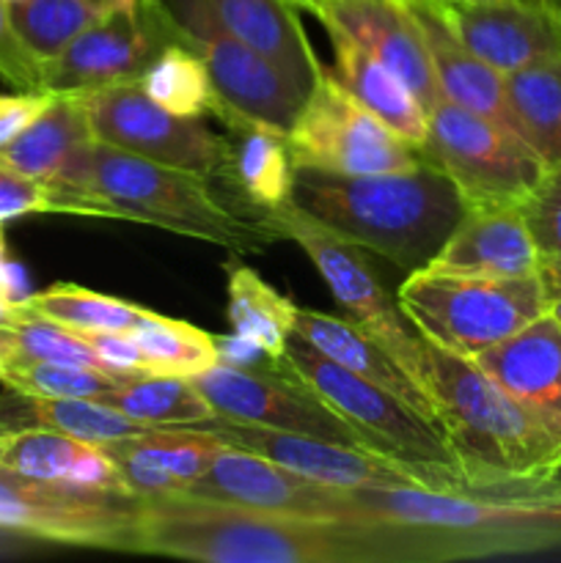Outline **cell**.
I'll use <instances>...</instances> for the list:
<instances>
[{"mask_svg": "<svg viewBox=\"0 0 561 563\" xmlns=\"http://www.w3.org/2000/svg\"><path fill=\"white\" fill-rule=\"evenodd\" d=\"M333 47V66L330 75L363 104L372 110L388 130L405 137L407 143L421 148L427 141V108L421 99L388 69L380 58H374L366 47L352 42L346 33L324 27Z\"/></svg>", "mask_w": 561, "mask_h": 563, "instance_id": "cell-29", "label": "cell"}, {"mask_svg": "<svg viewBox=\"0 0 561 563\" xmlns=\"http://www.w3.org/2000/svg\"><path fill=\"white\" fill-rule=\"evenodd\" d=\"M399 308L424 341L476 357L548 313L542 278H471L416 269L396 291Z\"/></svg>", "mask_w": 561, "mask_h": 563, "instance_id": "cell-6", "label": "cell"}, {"mask_svg": "<svg viewBox=\"0 0 561 563\" xmlns=\"http://www.w3.org/2000/svg\"><path fill=\"white\" fill-rule=\"evenodd\" d=\"M209 3L234 36L262 53L297 91L308 97L324 66L319 64L306 27L289 0H209Z\"/></svg>", "mask_w": 561, "mask_h": 563, "instance_id": "cell-25", "label": "cell"}, {"mask_svg": "<svg viewBox=\"0 0 561 563\" xmlns=\"http://www.w3.org/2000/svg\"><path fill=\"white\" fill-rule=\"evenodd\" d=\"M6 3H14V0H6Z\"/></svg>", "mask_w": 561, "mask_h": 563, "instance_id": "cell-54", "label": "cell"}, {"mask_svg": "<svg viewBox=\"0 0 561 563\" xmlns=\"http://www.w3.org/2000/svg\"><path fill=\"white\" fill-rule=\"evenodd\" d=\"M176 495L223 500L267 515L319 522H363L352 489L330 487L292 473L251 451L226 445L196 484Z\"/></svg>", "mask_w": 561, "mask_h": 563, "instance_id": "cell-16", "label": "cell"}, {"mask_svg": "<svg viewBox=\"0 0 561 563\" xmlns=\"http://www.w3.org/2000/svg\"><path fill=\"white\" fill-rule=\"evenodd\" d=\"M160 9L170 38L190 47L207 66L215 88L209 113L253 121L280 135L292 130L306 93L297 91L262 53L234 36L209 0H163Z\"/></svg>", "mask_w": 561, "mask_h": 563, "instance_id": "cell-8", "label": "cell"}, {"mask_svg": "<svg viewBox=\"0 0 561 563\" xmlns=\"http://www.w3.org/2000/svg\"><path fill=\"white\" fill-rule=\"evenodd\" d=\"M190 383L209 401L215 416L226 421L251 423L275 432L311 434L372 451L330 407H324L295 377L280 372L273 361L262 366L218 363L190 377Z\"/></svg>", "mask_w": 561, "mask_h": 563, "instance_id": "cell-15", "label": "cell"}, {"mask_svg": "<svg viewBox=\"0 0 561 563\" xmlns=\"http://www.w3.org/2000/svg\"><path fill=\"white\" fill-rule=\"evenodd\" d=\"M42 75L44 60L28 49L11 22L9 3L0 0V80L9 82L14 91H44Z\"/></svg>", "mask_w": 561, "mask_h": 563, "instance_id": "cell-42", "label": "cell"}, {"mask_svg": "<svg viewBox=\"0 0 561 563\" xmlns=\"http://www.w3.org/2000/svg\"><path fill=\"white\" fill-rule=\"evenodd\" d=\"M82 102L94 137L105 146L138 154L168 168L190 170L220 185L229 168L231 141L201 119H182L146 97L141 82H116L88 93Z\"/></svg>", "mask_w": 561, "mask_h": 563, "instance_id": "cell-12", "label": "cell"}, {"mask_svg": "<svg viewBox=\"0 0 561 563\" xmlns=\"http://www.w3.org/2000/svg\"><path fill=\"white\" fill-rule=\"evenodd\" d=\"M427 119L424 157L454 181L465 207H522L548 170L520 135L451 99H438L427 110Z\"/></svg>", "mask_w": 561, "mask_h": 563, "instance_id": "cell-10", "label": "cell"}, {"mask_svg": "<svg viewBox=\"0 0 561 563\" xmlns=\"http://www.w3.org/2000/svg\"><path fill=\"white\" fill-rule=\"evenodd\" d=\"M0 471L38 478V482L97 489V493L135 495L102 445L82 443L50 429L0 432Z\"/></svg>", "mask_w": 561, "mask_h": 563, "instance_id": "cell-23", "label": "cell"}, {"mask_svg": "<svg viewBox=\"0 0 561 563\" xmlns=\"http://www.w3.org/2000/svg\"><path fill=\"white\" fill-rule=\"evenodd\" d=\"M215 341H218L220 363H231V366H262V363H270V357L256 344L240 339L237 333L215 335Z\"/></svg>", "mask_w": 561, "mask_h": 563, "instance_id": "cell-45", "label": "cell"}, {"mask_svg": "<svg viewBox=\"0 0 561 563\" xmlns=\"http://www.w3.org/2000/svg\"><path fill=\"white\" fill-rule=\"evenodd\" d=\"M94 196L113 203L130 223L157 225L231 253H256L278 240L264 218L242 209L215 179L99 141L94 146Z\"/></svg>", "mask_w": 561, "mask_h": 563, "instance_id": "cell-5", "label": "cell"}, {"mask_svg": "<svg viewBox=\"0 0 561 563\" xmlns=\"http://www.w3.org/2000/svg\"><path fill=\"white\" fill-rule=\"evenodd\" d=\"M94 5H99L102 11H113V9H130V5H138L141 0H91Z\"/></svg>", "mask_w": 561, "mask_h": 563, "instance_id": "cell-48", "label": "cell"}, {"mask_svg": "<svg viewBox=\"0 0 561 563\" xmlns=\"http://www.w3.org/2000/svg\"><path fill=\"white\" fill-rule=\"evenodd\" d=\"M16 317H20V306H16V302H9V300H3V297H0V330L9 328V324L14 322Z\"/></svg>", "mask_w": 561, "mask_h": 563, "instance_id": "cell-47", "label": "cell"}, {"mask_svg": "<svg viewBox=\"0 0 561 563\" xmlns=\"http://www.w3.org/2000/svg\"><path fill=\"white\" fill-rule=\"evenodd\" d=\"M9 346V361L6 363H69V366H86L108 372L94 346L82 333H75L69 328L47 322V319L31 317L20 308V317L0 330ZM110 374V372H108ZM132 379V377H130Z\"/></svg>", "mask_w": 561, "mask_h": 563, "instance_id": "cell-39", "label": "cell"}, {"mask_svg": "<svg viewBox=\"0 0 561 563\" xmlns=\"http://www.w3.org/2000/svg\"><path fill=\"white\" fill-rule=\"evenodd\" d=\"M223 449V440L204 427H148L102 443V451L138 498L185 493Z\"/></svg>", "mask_w": 561, "mask_h": 563, "instance_id": "cell-22", "label": "cell"}, {"mask_svg": "<svg viewBox=\"0 0 561 563\" xmlns=\"http://www.w3.org/2000/svg\"><path fill=\"white\" fill-rule=\"evenodd\" d=\"M6 361H9V346H6L3 333H0V368L6 366Z\"/></svg>", "mask_w": 561, "mask_h": 563, "instance_id": "cell-50", "label": "cell"}, {"mask_svg": "<svg viewBox=\"0 0 561 563\" xmlns=\"http://www.w3.org/2000/svg\"><path fill=\"white\" fill-rule=\"evenodd\" d=\"M88 339V344L94 346V352L99 355V361L105 363L110 374H119V377H146L148 368L143 361L141 350H138L135 339L130 333H82Z\"/></svg>", "mask_w": 561, "mask_h": 563, "instance_id": "cell-44", "label": "cell"}, {"mask_svg": "<svg viewBox=\"0 0 561 563\" xmlns=\"http://www.w3.org/2000/svg\"><path fill=\"white\" fill-rule=\"evenodd\" d=\"M97 401L141 427H198L215 418L209 401L187 377H132Z\"/></svg>", "mask_w": 561, "mask_h": 563, "instance_id": "cell-33", "label": "cell"}, {"mask_svg": "<svg viewBox=\"0 0 561 563\" xmlns=\"http://www.w3.org/2000/svg\"><path fill=\"white\" fill-rule=\"evenodd\" d=\"M168 42L174 38L160 3L105 11L64 53L44 60L42 88L53 93H88L138 80Z\"/></svg>", "mask_w": 561, "mask_h": 563, "instance_id": "cell-17", "label": "cell"}, {"mask_svg": "<svg viewBox=\"0 0 561 563\" xmlns=\"http://www.w3.org/2000/svg\"><path fill=\"white\" fill-rule=\"evenodd\" d=\"M218 434L226 445L251 451L292 473L330 484L341 489L372 487H424V489H462L468 487L465 473L457 467H424L410 462L391 460L377 451L355 449V445L333 443V440L311 438V434L275 432V429L251 427V423L226 421L215 416L212 421L198 423Z\"/></svg>", "mask_w": 561, "mask_h": 563, "instance_id": "cell-13", "label": "cell"}, {"mask_svg": "<svg viewBox=\"0 0 561 563\" xmlns=\"http://www.w3.org/2000/svg\"><path fill=\"white\" fill-rule=\"evenodd\" d=\"M548 3H550V5H553V11H556V14H559V16H561V0H548Z\"/></svg>", "mask_w": 561, "mask_h": 563, "instance_id": "cell-52", "label": "cell"}, {"mask_svg": "<svg viewBox=\"0 0 561 563\" xmlns=\"http://www.w3.org/2000/svg\"><path fill=\"white\" fill-rule=\"evenodd\" d=\"M542 253L520 207L471 203L427 269L471 278H522L537 275ZM424 269V267H421Z\"/></svg>", "mask_w": 561, "mask_h": 563, "instance_id": "cell-20", "label": "cell"}, {"mask_svg": "<svg viewBox=\"0 0 561 563\" xmlns=\"http://www.w3.org/2000/svg\"><path fill=\"white\" fill-rule=\"evenodd\" d=\"M94 146L97 137L80 99L55 93V102L0 152V163L61 190L94 196Z\"/></svg>", "mask_w": 561, "mask_h": 563, "instance_id": "cell-21", "label": "cell"}, {"mask_svg": "<svg viewBox=\"0 0 561 563\" xmlns=\"http://www.w3.org/2000/svg\"><path fill=\"white\" fill-rule=\"evenodd\" d=\"M11 22L36 58L53 60L105 14L91 0H14Z\"/></svg>", "mask_w": 561, "mask_h": 563, "instance_id": "cell-37", "label": "cell"}, {"mask_svg": "<svg viewBox=\"0 0 561 563\" xmlns=\"http://www.w3.org/2000/svg\"><path fill=\"white\" fill-rule=\"evenodd\" d=\"M264 223L278 240H292L311 258L346 319L372 333L418 379V385L427 388V341L405 317L399 300H391L385 286L363 258L361 247L319 225L295 203L267 212Z\"/></svg>", "mask_w": 561, "mask_h": 563, "instance_id": "cell-9", "label": "cell"}, {"mask_svg": "<svg viewBox=\"0 0 561 563\" xmlns=\"http://www.w3.org/2000/svg\"><path fill=\"white\" fill-rule=\"evenodd\" d=\"M292 203L319 225L405 273L427 267L465 212L454 181L424 163L396 174L295 168Z\"/></svg>", "mask_w": 561, "mask_h": 563, "instance_id": "cell-3", "label": "cell"}, {"mask_svg": "<svg viewBox=\"0 0 561 563\" xmlns=\"http://www.w3.org/2000/svg\"><path fill=\"white\" fill-rule=\"evenodd\" d=\"M143 5H157V3H163V0H141Z\"/></svg>", "mask_w": 561, "mask_h": 563, "instance_id": "cell-53", "label": "cell"}, {"mask_svg": "<svg viewBox=\"0 0 561 563\" xmlns=\"http://www.w3.org/2000/svg\"><path fill=\"white\" fill-rule=\"evenodd\" d=\"M226 317L231 333L256 344L270 361H278L295 333V302L237 258L226 262Z\"/></svg>", "mask_w": 561, "mask_h": 563, "instance_id": "cell-31", "label": "cell"}, {"mask_svg": "<svg viewBox=\"0 0 561 563\" xmlns=\"http://www.w3.org/2000/svg\"><path fill=\"white\" fill-rule=\"evenodd\" d=\"M306 11L383 60L427 110L443 99L421 25L407 0H314Z\"/></svg>", "mask_w": 561, "mask_h": 563, "instance_id": "cell-19", "label": "cell"}, {"mask_svg": "<svg viewBox=\"0 0 561 563\" xmlns=\"http://www.w3.org/2000/svg\"><path fill=\"white\" fill-rule=\"evenodd\" d=\"M520 135L544 165L561 163V55L504 75Z\"/></svg>", "mask_w": 561, "mask_h": 563, "instance_id": "cell-32", "label": "cell"}, {"mask_svg": "<svg viewBox=\"0 0 561 563\" xmlns=\"http://www.w3.org/2000/svg\"><path fill=\"white\" fill-rule=\"evenodd\" d=\"M539 278H542L548 313L556 319V324L561 328V264L550 262V258H542V267H539Z\"/></svg>", "mask_w": 561, "mask_h": 563, "instance_id": "cell-46", "label": "cell"}, {"mask_svg": "<svg viewBox=\"0 0 561 563\" xmlns=\"http://www.w3.org/2000/svg\"><path fill=\"white\" fill-rule=\"evenodd\" d=\"M9 429H50L82 443L102 445L148 427L130 421L97 399H53L6 388L0 394V432Z\"/></svg>", "mask_w": 561, "mask_h": 563, "instance_id": "cell-30", "label": "cell"}, {"mask_svg": "<svg viewBox=\"0 0 561 563\" xmlns=\"http://www.w3.org/2000/svg\"><path fill=\"white\" fill-rule=\"evenodd\" d=\"M289 3H292V5H295V9H302V11H306V9H308V5H311V3H314V0H289Z\"/></svg>", "mask_w": 561, "mask_h": 563, "instance_id": "cell-51", "label": "cell"}, {"mask_svg": "<svg viewBox=\"0 0 561 563\" xmlns=\"http://www.w3.org/2000/svg\"><path fill=\"white\" fill-rule=\"evenodd\" d=\"M520 209L542 258L561 264V163L544 170Z\"/></svg>", "mask_w": 561, "mask_h": 563, "instance_id": "cell-41", "label": "cell"}, {"mask_svg": "<svg viewBox=\"0 0 561 563\" xmlns=\"http://www.w3.org/2000/svg\"><path fill=\"white\" fill-rule=\"evenodd\" d=\"M148 99L182 119H201L212 110L215 88L204 60L182 42H168L138 77Z\"/></svg>", "mask_w": 561, "mask_h": 563, "instance_id": "cell-36", "label": "cell"}, {"mask_svg": "<svg viewBox=\"0 0 561 563\" xmlns=\"http://www.w3.org/2000/svg\"><path fill=\"white\" fill-rule=\"evenodd\" d=\"M6 264H9V247H6V231L3 223H0V273H3Z\"/></svg>", "mask_w": 561, "mask_h": 563, "instance_id": "cell-49", "label": "cell"}, {"mask_svg": "<svg viewBox=\"0 0 561 563\" xmlns=\"http://www.w3.org/2000/svg\"><path fill=\"white\" fill-rule=\"evenodd\" d=\"M141 498L0 471V533L130 553Z\"/></svg>", "mask_w": 561, "mask_h": 563, "instance_id": "cell-14", "label": "cell"}, {"mask_svg": "<svg viewBox=\"0 0 561 563\" xmlns=\"http://www.w3.org/2000/svg\"><path fill=\"white\" fill-rule=\"evenodd\" d=\"M427 388L468 484L561 473V418L512 396L471 357L427 341Z\"/></svg>", "mask_w": 561, "mask_h": 563, "instance_id": "cell-4", "label": "cell"}, {"mask_svg": "<svg viewBox=\"0 0 561 563\" xmlns=\"http://www.w3.org/2000/svg\"><path fill=\"white\" fill-rule=\"evenodd\" d=\"M295 168L328 174H396L421 168L424 152L363 108L324 66L286 132Z\"/></svg>", "mask_w": 561, "mask_h": 563, "instance_id": "cell-11", "label": "cell"}, {"mask_svg": "<svg viewBox=\"0 0 561 563\" xmlns=\"http://www.w3.org/2000/svg\"><path fill=\"white\" fill-rule=\"evenodd\" d=\"M130 553L201 563H427L413 528L297 520L190 495L141 498Z\"/></svg>", "mask_w": 561, "mask_h": 563, "instance_id": "cell-1", "label": "cell"}, {"mask_svg": "<svg viewBox=\"0 0 561 563\" xmlns=\"http://www.w3.org/2000/svg\"><path fill=\"white\" fill-rule=\"evenodd\" d=\"M16 306L31 317L47 319L75 333H130L148 313V308L135 302L77 284H53L36 295H28Z\"/></svg>", "mask_w": 561, "mask_h": 563, "instance_id": "cell-34", "label": "cell"}, {"mask_svg": "<svg viewBox=\"0 0 561 563\" xmlns=\"http://www.w3.org/2000/svg\"><path fill=\"white\" fill-rule=\"evenodd\" d=\"M363 522L413 528L429 563L561 550V476L352 489Z\"/></svg>", "mask_w": 561, "mask_h": 563, "instance_id": "cell-2", "label": "cell"}, {"mask_svg": "<svg viewBox=\"0 0 561 563\" xmlns=\"http://www.w3.org/2000/svg\"><path fill=\"white\" fill-rule=\"evenodd\" d=\"M273 363L280 372L295 377L302 388L311 390L377 454L410 465L460 471L443 429L432 418L421 416L416 407L402 401L391 390L346 372L317 346L308 344L302 335L292 333L280 357Z\"/></svg>", "mask_w": 561, "mask_h": 563, "instance_id": "cell-7", "label": "cell"}, {"mask_svg": "<svg viewBox=\"0 0 561 563\" xmlns=\"http://www.w3.org/2000/svg\"><path fill=\"white\" fill-rule=\"evenodd\" d=\"M130 335L146 361L148 374H157V377L190 379L220 363L215 335L193 328L190 322H182V319L148 311L138 322V328L130 330Z\"/></svg>", "mask_w": 561, "mask_h": 563, "instance_id": "cell-35", "label": "cell"}, {"mask_svg": "<svg viewBox=\"0 0 561 563\" xmlns=\"http://www.w3.org/2000/svg\"><path fill=\"white\" fill-rule=\"evenodd\" d=\"M28 214H72V218L124 220L113 203L38 181L0 163V223Z\"/></svg>", "mask_w": 561, "mask_h": 563, "instance_id": "cell-38", "label": "cell"}, {"mask_svg": "<svg viewBox=\"0 0 561 563\" xmlns=\"http://www.w3.org/2000/svg\"><path fill=\"white\" fill-rule=\"evenodd\" d=\"M53 102V91L0 93V152L11 146Z\"/></svg>", "mask_w": 561, "mask_h": 563, "instance_id": "cell-43", "label": "cell"}, {"mask_svg": "<svg viewBox=\"0 0 561 563\" xmlns=\"http://www.w3.org/2000/svg\"><path fill=\"white\" fill-rule=\"evenodd\" d=\"M451 36L501 75L561 55V16L548 0H424Z\"/></svg>", "mask_w": 561, "mask_h": 563, "instance_id": "cell-18", "label": "cell"}, {"mask_svg": "<svg viewBox=\"0 0 561 563\" xmlns=\"http://www.w3.org/2000/svg\"><path fill=\"white\" fill-rule=\"evenodd\" d=\"M229 130L231 157L223 187L242 209L264 218L292 203L295 190V163H292L286 135L253 124L245 119H220Z\"/></svg>", "mask_w": 561, "mask_h": 563, "instance_id": "cell-28", "label": "cell"}, {"mask_svg": "<svg viewBox=\"0 0 561 563\" xmlns=\"http://www.w3.org/2000/svg\"><path fill=\"white\" fill-rule=\"evenodd\" d=\"M130 377L99 372V368L69 366V363H6L0 368L3 388L16 394L53 396V399H99L108 390L119 388Z\"/></svg>", "mask_w": 561, "mask_h": 563, "instance_id": "cell-40", "label": "cell"}, {"mask_svg": "<svg viewBox=\"0 0 561 563\" xmlns=\"http://www.w3.org/2000/svg\"><path fill=\"white\" fill-rule=\"evenodd\" d=\"M471 361L512 396L561 418V328L550 313Z\"/></svg>", "mask_w": 561, "mask_h": 563, "instance_id": "cell-27", "label": "cell"}, {"mask_svg": "<svg viewBox=\"0 0 561 563\" xmlns=\"http://www.w3.org/2000/svg\"><path fill=\"white\" fill-rule=\"evenodd\" d=\"M407 3H410L418 25H421V36L427 44L429 64L438 77L440 93L454 104H462V108L490 119L493 124L520 135V126H517L515 113L509 108V97H506L504 75L484 64L482 58H476L468 47H462L424 0H407Z\"/></svg>", "mask_w": 561, "mask_h": 563, "instance_id": "cell-26", "label": "cell"}, {"mask_svg": "<svg viewBox=\"0 0 561 563\" xmlns=\"http://www.w3.org/2000/svg\"><path fill=\"white\" fill-rule=\"evenodd\" d=\"M295 333L302 335L311 346H317L330 361L344 366L346 372L391 390L402 401L416 407L421 416L432 418L438 423L432 396L427 394V388L418 385V379L361 324L346 317H333V313L295 306Z\"/></svg>", "mask_w": 561, "mask_h": 563, "instance_id": "cell-24", "label": "cell"}]
</instances>
